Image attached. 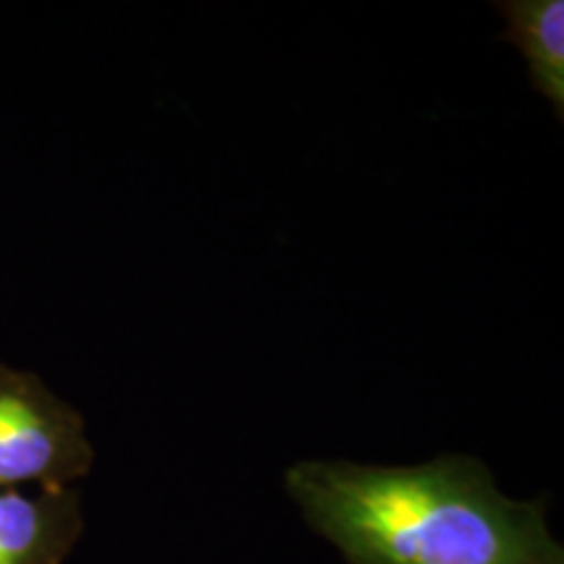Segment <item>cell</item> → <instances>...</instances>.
Here are the masks:
<instances>
[{
	"label": "cell",
	"mask_w": 564,
	"mask_h": 564,
	"mask_svg": "<svg viewBox=\"0 0 564 564\" xmlns=\"http://www.w3.org/2000/svg\"><path fill=\"white\" fill-rule=\"evenodd\" d=\"M285 489L348 564H564L544 497L518 502L468 455L423 465L303 460Z\"/></svg>",
	"instance_id": "1"
},
{
	"label": "cell",
	"mask_w": 564,
	"mask_h": 564,
	"mask_svg": "<svg viewBox=\"0 0 564 564\" xmlns=\"http://www.w3.org/2000/svg\"><path fill=\"white\" fill-rule=\"evenodd\" d=\"M91 465L84 415L37 373L0 364V489H74Z\"/></svg>",
	"instance_id": "2"
},
{
	"label": "cell",
	"mask_w": 564,
	"mask_h": 564,
	"mask_svg": "<svg viewBox=\"0 0 564 564\" xmlns=\"http://www.w3.org/2000/svg\"><path fill=\"white\" fill-rule=\"evenodd\" d=\"M82 533L76 489H0V564H63Z\"/></svg>",
	"instance_id": "3"
},
{
	"label": "cell",
	"mask_w": 564,
	"mask_h": 564,
	"mask_svg": "<svg viewBox=\"0 0 564 564\" xmlns=\"http://www.w3.org/2000/svg\"><path fill=\"white\" fill-rule=\"evenodd\" d=\"M507 19L505 37L523 53L531 84L564 118V3L562 0H507L497 3Z\"/></svg>",
	"instance_id": "4"
}]
</instances>
